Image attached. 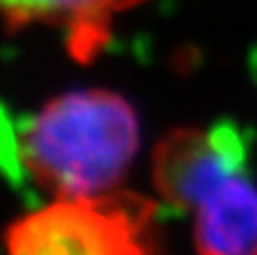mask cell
<instances>
[{
  "label": "cell",
  "instance_id": "1",
  "mask_svg": "<svg viewBox=\"0 0 257 255\" xmlns=\"http://www.w3.org/2000/svg\"><path fill=\"white\" fill-rule=\"evenodd\" d=\"M140 145L136 108L106 88L70 90L45 102L18 136L25 174L52 199L120 188Z\"/></svg>",
  "mask_w": 257,
  "mask_h": 255
},
{
  "label": "cell",
  "instance_id": "2",
  "mask_svg": "<svg viewBox=\"0 0 257 255\" xmlns=\"http://www.w3.org/2000/svg\"><path fill=\"white\" fill-rule=\"evenodd\" d=\"M158 206L124 188L52 199L9 226L5 255H165Z\"/></svg>",
  "mask_w": 257,
  "mask_h": 255
},
{
  "label": "cell",
  "instance_id": "3",
  "mask_svg": "<svg viewBox=\"0 0 257 255\" xmlns=\"http://www.w3.org/2000/svg\"><path fill=\"white\" fill-rule=\"evenodd\" d=\"M246 152L241 131L228 122L167 134L151 156V181L158 201L192 212L212 188L246 170Z\"/></svg>",
  "mask_w": 257,
  "mask_h": 255
},
{
  "label": "cell",
  "instance_id": "4",
  "mask_svg": "<svg viewBox=\"0 0 257 255\" xmlns=\"http://www.w3.org/2000/svg\"><path fill=\"white\" fill-rule=\"evenodd\" d=\"M190 215L199 255H257V185L246 170L210 190Z\"/></svg>",
  "mask_w": 257,
  "mask_h": 255
},
{
  "label": "cell",
  "instance_id": "5",
  "mask_svg": "<svg viewBox=\"0 0 257 255\" xmlns=\"http://www.w3.org/2000/svg\"><path fill=\"white\" fill-rule=\"evenodd\" d=\"M149 0H0L9 25H43L68 36L81 57L99 48L113 21Z\"/></svg>",
  "mask_w": 257,
  "mask_h": 255
}]
</instances>
